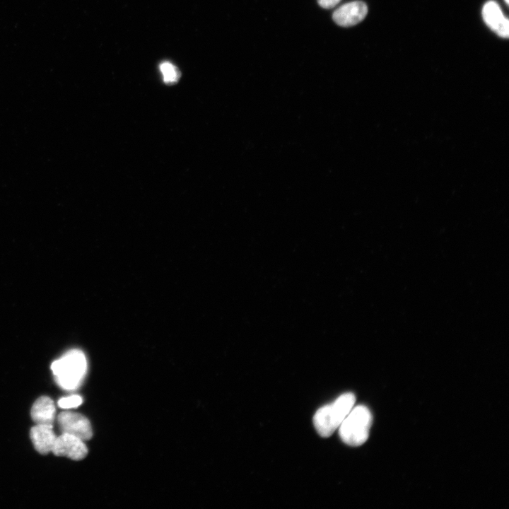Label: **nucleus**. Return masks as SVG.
Here are the masks:
<instances>
[{
  "instance_id": "3",
  "label": "nucleus",
  "mask_w": 509,
  "mask_h": 509,
  "mask_svg": "<svg viewBox=\"0 0 509 509\" xmlns=\"http://www.w3.org/2000/svg\"><path fill=\"white\" fill-rule=\"evenodd\" d=\"M372 421L373 416L368 407L353 406L338 428L341 439L348 445H361L368 438Z\"/></svg>"
},
{
  "instance_id": "10",
  "label": "nucleus",
  "mask_w": 509,
  "mask_h": 509,
  "mask_svg": "<svg viewBox=\"0 0 509 509\" xmlns=\"http://www.w3.org/2000/svg\"><path fill=\"white\" fill-rule=\"evenodd\" d=\"M164 82L167 84H173L180 78V74L177 68L170 62H164L159 66Z\"/></svg>"
},
{
  "instance_id": "7",
  "label": "nucleus",
  "mask_w": 509,
  "mask_h": 509,
  "mask_svg": "<svg viewBox=\"0 0 509 509\" xmlns=\"http://www.w3.org/2000/svg\"><path fill=\"white\" fill-rule=\"evenodd\" d=\"M482 16L486 24L498 36L508 38L509 36V21L505 18L498 4L494 1L485 4Z\"/></svg>"
},
{
  "instance_id": "5",
  "label": "nucleus",
  "mask_w": 509,
  "mask_h": 509,
  "mask_svg": "<svg viewBox=\"0 0 509 509\" xmlns=\"http://www.w3.org/2000/svg\"><path fill=\"white\" fill-rule=\"evenodd\" d=\"M52 452L56 456L67 457L73 460H81L88 454V448L83 440L67 434L61 433L57 437Z\"/></svg>"
},
{
  "instance_id": "13",
  "label": "nucleus",
  "mask_w": 509,
  "mask_h": 509,
  "mask_svg": "<svg viewBox=\"0 0 509 509\" xmlns=\"http://www.w3.org/2000/svg\"><path fill=\"white\" fill-rule=\"evenodd\" d=\"M505 3H506L507 4H508L509 0H505Z\"/></svg>"
},
{
  "instance_id": "1",
  "label": "nucleus",
  "mask_w": 509,
  "mask_h": 509,
  "mask_svg": "<svg viewBox=\"0 0 509 509\" xmlns=\"http://www.w3.org/2000/svg\"><path fill=\"white\" fill-rule=\"evenodd\" d=\"M51 370L61 388L66 390L77 389L86 373V358L78 349L70 350L52 363Z\"/></svg>"
},
{
  "instance_id": "8",
  "label": "nucleus",
  "mask_w": 509,
  "mask_h": 509,
  "mask_svg": "<svg viewBox=\"0 0 509 509\" xmlns=\"http://www.w3.org/2000/svg\"><path fill=\"white\" fill-rule=\"evenodd\" d=\"M30 437L35 450L42 455L52 451L57 435L52 426L36 424L31 428Z\"/></svg>"
},
{
  "instance_id": "11",
  "label": "nucleus",
  "mask_w": 509,
  "mask_h": 509,
  "mask_svg": "<svg viewBox=\"0 0 509 509\" xmlns=\"http://www.w3.org/2000/svg\"><path fill=\"white\" fill-rule=\"evenodd\" d=\"M82 403V398L79 395H71L67 397H62L59 399L57 404L60 408L70 409L76 408Z\"/></svg>"
},
{
  "instance_id": "9",
  "label": "nucleus",
  "mask_w": 509,
  "mask_h": 509,
  "mask_svg": "<svg viewBox=\"0 0 509 509\" xmlns=\"http://www.w3.org/2000/svg\"><path fill=\"white\" fill-rule=\"evenodd\" d=\"M30 414L36 424L52 426L56 415L54 402L47 396L39 397L33 404Z\"/></svg>"
},
{
  "instance_id": "12",
  "label": "nucleus",
  "mask_w": 509,
  "mask_h": 509,
  "mask_svg": "<svg viewBox=\"0 0 509 509\" xmlns=\"http://www.w3.org/2000/svg\"><path fill=\"white\" fill-rule=\"evenodd\" d=\"M341 0H317L318 4L324 8H331L339 4Z\"/></svg>"
},
{
  "instance_id": "6",
  "label": "nucleus",
  "mask_w": 509,
  "mask_h": 509,
  "mask_svg": "<svg viewBox=\"0 0 509 509\" xmlns=\"http://www.w3.org/2000/svg\"><path fill=\"white\" fill-rule=\"evenodd\" d=\"M368 13L366 4L361 1L347 3L333 13L334 22L342 27H349L362 21Z\"/></svg>"
},
{
  "instance_id": "2",
  "label": "nucleus",
  "mask_w": 509,
  "mask_h": 509,
  "mask_svg": "<svg viewBox=\"0 0 509 509\" xmlns=\"http://www.w3.org/2000/svg\"><path fill=\"white\" fill-rule=\"evenodd\" d=\"M355 402V395L346 392L331 404L320 408L313 416V423L319 435L324 438L332 435L354 406Z\"/></svg>"
},
{
  "instance_id": "4",
  "label": "nucleus",
  "mask_w": 509,
  "mask_h": 509,
  "mask_svg": "<svg viewBox=\"0 0 509 509\" xmlns=\"http://www.w3.org/2000/svg\"><path fill=\"white\" fill-rule=\"evenodd\" d=\"M57 423L62 433L76 436L83 441L92 438L93 432L90 421L79 413L61 412L57 416Z\"/></svg>"
}]
</instances>
